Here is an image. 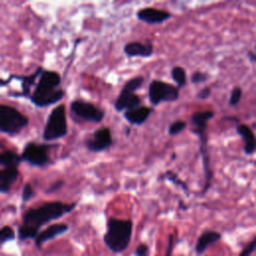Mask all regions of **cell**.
<instances>
[{
    "label": "cell",
    "instance_id": "cell-1",
    "mask_svg": "<svg viewBox=\"0 0 256 256\" xmlns=\"http://www.w3.org/2000/svg\"><path fill=\"white\" fill-rule=\"evenodd\" d=\"M76 206L77 202L67 204L61 201H52L28 209L22 217V224L18 228L19 239L22 241L35 239L43 225L72 212Z\"/></svg>",
    "mask_w": 256,
    "mask_h": 256
},
{
    "label": "cell",
    "instance_id": "cell-2",
    "mask_svg": "<svg viewBox=\"0 0 256 256\" xmlns=\"http://www.w3.org/2000/svg\"><path fill=\"white\" fill-rule=\"evenodd\" d=\"M214 115L215 113L212 110H203L194 112L190 117V123L192 125L191 132L197 135L199 139V154L202 160V167L205 178L202 194H205L210 189L213 178V170L211 167L210 153L208 148L207 128L208 122L214 117Z\"/></svg>",
    "mask_w": 256,
    "mask_h": 256
},
{
    "label": "cell",
    "instance_id": "cell-3",
    "mask_svg": "<svg viewBox=\"0 0 256 256\" xmlns=\"http://www.w3.org/2000/svg\"><path fill=\"white\" fill-rule=\"evenodd\" d=\"M60 85L61 76L57 71L43 70L29 98L35 106L41 108L56 104L63 99L65 94Z\"/></svg>",
    "mask_w": 256,
    "mask_h": 256
},
{
    "label": "cell",
    "instance_id": "cell-4",
    "mask_svg": "<svg viewBox=\"0 0 256 256\" xmlns=\"http://www.w3.org/2000/svg\"><path fill=\"white\" fill-rule=\"evenodd\" d=\"M132 231L131 220L111 217L107 221V231L103 236V241L112 252L122 253L130 244Z\"/></svg>",
    "mask_w": 256,
    "mask_h": 256
},
{
    "label": "cell",
    "instance_id": "cell-5",
    "mask_svg": "<svg viewBox=\"0 0 256 256\" xmlns=\"http://www.w3.org/2000/svg\"><path fill=\"white\" fill-rule=\"evenodd\" d=\"M68 133L66 108L60 104L53 108L48 115L42 137L45 141H53L65 137Z\"/></svg>",
    "mask_w": 256,
    "mask_h": 256
},
{
    "label": "cell",
    "instance_id": "cell-6",
    "mask_svg": "<svg viewBox=\"0 0 256 256\" xmlns=\"http://www.w3.org/2000/svg\"><path fill=\"white\" fill-rule=\"evenodd\" d=\"M28 118L16 108L8 105H0V131L9 135H15L28 125Z\"/></svg>",
    "mask_w": 256,
    "mask_h": 256
},
{
    "label": "cell",
    "instance_id": "cell-7",
    "mask_svg": "<svg viewBox=\"0 0 256 256\" xmlns=\"http://www.w3.org/2000/svg\"><path fill=\"white\" fill-rule=\"evenodd\" d=\"M148 98L153 106L163 102H174L179 98V89L170 83L154 79L148 86Z\"/></svg>",
    "mask_w": 256,
    "mask_h": 256
},
{
    "label": "cell",
    "instance_id": "cell-8",
    "mask_svg": "<svg viewBox=\"0 0 256 256\" xmlns=\"http://www.w3.org/2000/svg\"><path fill=\"white\" fill-rule=\"evenodd\" d=\"M70 111L75 118L92 123H99L105 117L104 110L84 100L72 101L70 103Z\"/></svg>",
    "mask_w": 256,
    "mask_h": 256
},
{
    "label": "cell",
    "instance_id": "cell-9",
    "mask_svg": "<svg viewBox=\"0 0 256 256\" xmlns=\"http://www.w3.org/2000/svg\"><path fill=\"white\" fill-rule=\"evenodd\" d=\"M50 145L48 144H40L36 142H28L21 156L22 161L29 163L35 167H43L49 162V149Z\"/></svg>",
    "mask_w": 256,
    "mask_h": 256
},
{
    "label": "cell",
    "instance_id": "cell-10",
    "mask_svg": "<svg viewBox=\"0 0 256 256\" xmlns=\"http://www.w3.org/2000/svg\"><path fill=\"white\" fill-rule=\"evenodd\" d=\"M86 148L91 152H101L113 144L111 131L108 127H101L95 130L91 138H87L84 141Z\"/></svg>",
    "mask_w": 256,
    "mask_h": 256
},
{
    "label": "cell",
    "instance_id": "cell-11",
    "mask_svg": "<svg viewBox=\"0 0 256 256\" xmlns=\"http://www.w3.org/2000/svg\"><path fill=\"white\" fill-rule=\"evenodd\" d=\"M136 17L139 21L150 25H155L167 21L172 17V14L168 11L157 9L155 7H145L137 11Z\"/></svg>",
    "mask_w": 256,
    "mask_h": 256
},
{
    "label": "cell",
    "instance_id": "cell-12",
    "mask_svg": "<svg viewBox=\"0 0 256 256\" xmlns=\"http://www.w3.org/2000/svg\"><path fill=\"white\" fill-rule=\"evenodd\" d=\"M44 69L42 67H38L32 74L30 75H25V76H18V75H11L9 76L8 79H6V81L0 80V86L2 85H6L7 83H9L11 81V79H18L21 80V88L22 91L18 92V93H12L11 95L13 97H30V89L31 87L35 84L36 78L40 76V74L42 73Z\"/></svg>",
    "mask_w": 256,
    "mask_h": 256
},
{
    "label": "cell",
    "instance_id": "cell-13",
    "mask_svg": "<svg viewBox=\"0 0 256 256\" xmlns=\"http://www.w3.org/2000/svg\"><path fill=\"white\" fill-rule=\"evenodd\" d=\"M154 46L150 41L147 42H139V41H132L128 42L123 47L124 54L129 57H144L148 58L153 54Z\"/></svg>",
    "mask_w": 256,
    "mask_h": 256
},
{
    "label": "cell",
    "instance_id": "cell-14",
    "mask_svg": "<svg viewBox=\"0 0 256 256\" xmlns=\"http://www.w3.org/2000/svg\"><path fill=\"white\" fill-rule=\"evenodd\" d=\"M140 105H141V99L136 93L127 92L122 89L114 102V108L117 112L130 110Z\"/></svg>",
    "mask_w": 256,
    "mask_h": 256
},
{
    "label": "cell",
    "instance_id": "cell-15",
    "mask_svg": "<svg viewBox=\"0 0 256 256\" xmlns=\"http://www.w3.org/2000/svg\"><path fill=\"white\" fill-rule=\"evenodd\" d=\"M69 229V226L65 223H55L48 226L43 231L39 232L35 237V245L40 248L43 243L56 238L59 235L64 234Z\"/></svg>",
    "mask_w": 256,
    "mask_h": 256
},
{
    "label": "cell",
    "instance_id": "cell-16",
    "mask_svg": "<svg viewBox=\"0 0 256 256\" xmlns=\"http://www.w3.org/2000/svg\"><path fill=\"white\" fill-rule=\"evenodd\" d=\"M152 112V108L140 105L133 109L124 111L123 116L131 125H142L147 121Z\"/></svg>",
    "mask_w": 256,
    "mask_h": 256
},
{
    "label": "cell",
    "instance_id": "cell-17",
    "mask_svg": "<svg viewBox=\"0 0 256 256\" xmlns=\"http://www.w3.org/2000/svg\"><path fill=\"white\" fill-rule=\"evenodd\" d=\"M236 132L239 136H241L244 142V146H243L244 153L246 155H252L255 152V148H256L253 130L246 124L237 123Z\"/></svg>",
    "mask_w": 256,
    "mask_h": 256
},
{
    "label": "cell",
    "instance_id": "cell-18",
    "mask_svg": "<svg viewBox=\"0 0 256 256\" xmlns=\"http://www.w3.org/2000/svg\"><path fill=\"white\" fill-rule=\"evenodd\" d=\"M19 176V171L16 166L4 167L0 169V192L7 193L11 189Z\"/></svg>",
    "mask_w": 256,
    "mask_h": 256
},
{
    "label": "cell",
    "instance_id": "cell-19",
    "mask_svg": "<svg viewBox=\"0 0 256 256\" xmlns=\"http://www.w3.org/2000/svg\"><path fill=\"white\" fill-rule=\"evenodd\" d=\"M221 239V234L214 230H206L204 231L197 239L195 244V251L197 254H202L205 250L212 245L213 243L219 241Z\"/></svg>",
    "mask_w": 256,
    "mask_h": 256
},
{
    "label": "cell",
    "instance_id": "cell-20",
    "mask_svg": "<svg viewBox=\"0 0 256 256\" xmlns=\"http://www.w3.org/2000/svg\"><path fill=\"white\" fill-rule=\"evenodd\" d=\"M22 162L21 156L17 153L11 151V150H5L3 152H0V165L4 167H10V166H16Z\"/></svg>",
    "mask_w": 256,
    "mask_h": 256
},
{
    "label": "cell",
    "instance_id": "cell-21",
    "mask_svg": "<svg viewBox=\"0 0 256 256\" xmlns=\"http://www.w3.org/2000/svg\"><path fill=\"white\" fill-rule=\"evenodd\" d=\"M171 78L176 83V87L178 89L183 88L187 84V74L183 67L181 66H174L171 69Z\"/></svg>",
    "mask_w": 256,
    "mask_h": 256
},
{
    "label": "cell",
    "instance_id": "cell-22",
    "mask_svg": "<svg viewBox=\"0 0 256 256\" xmlns=\"http://www.w3.org/2000/svg\"><path fill=\"white\" fill-rule=\"evenodd\" d=\"M161 178H164V179H167L168 181H170L171 183H173L174 185L180 187L186 194H188L189 192V188H188V185L179 178V176L177 174H175L174 172L168 170L166 171L164 174L161 175Z\"/></svg>",
    "mask_w": 256,
    "mask_h": 256
},
{
    "label": "cell",
    "instance_id": "cell-23",
    "mask_svg": "<svg viewBox=\"0 0 256 256\" xmlns=\"http://www.w3.org/2000/svg\"><path fill=\"white\" fill-rule=\"evenodd\" d=\"M144 77L143 76H135L129 79L128 81L125 82V84L122 87V90L127 91V92H133L135 93L139 88L142 87L144 83Z\"/></svg>",
    "mask_w": 256,
    "mask_h": 256
},
{
    "label": "cell",
    "instance_id": "cell-24",
    "mask_svg": "<svg viewBox=\"0 0 256 256\" xmlns=\"http://www.w3.org/2000/svg\"><path fill=\"white\" fill-rule=\"evenodd\" d=\"M187 127V123L183 120H175L168 127V134L170 136H176L181 133Z\"/></svg>",
    "mask_w": 256,
    "mask_h": 256
},
{
    "label": "cell",
    "instance_id": "cell-25",
    "mask_svg": "<svg viewBox=\"0 0 256 256\" xmlns=\"http://www.w3.org/2000/svg\"><path fill=\"white\" fill-rule=\"evenodd\" d=\"M15 238V232L10 226H3L0 228V245L11 241Z\"/></svg>",
    "mask_w": 256,
    "mask_h": 256
},
{
    "label": "cell",
    "instance_id": "cell-26",
    "mask_svg": "<svg viewBox=\"0 0 256 256\" xmlns=\"http://www.w3.org/2000/svg\"><path fill=\"white\" fill-rule=\"evenodd\" d=\"M242 97V88L241 87H234L230 93V97H229V105L230 106H236Z\"/></svg>",
    "mask_w": 256,
    "mask_h": 256
},
{
    "label": "cell",
    "instance_id": "cell-27",
    "mask_svg": "<svg viewBox=\"0 0 256 256\" xmlns=\"http://www.w3.org/2000/svg\"><path fill=\"white\" fill-rule=\"evenodd\" d=\"M208 77L209 75L205 72H202V71H195L194 73H192L191 77H190V81L192 84H201V83H204L208 80Z\"/></svg>",
    "mask_w": 256,
    "mask_h": 256
},
{
    "label": "cell",
    "instance_id": "cell-28",
    "mask_svg": "<svg viewBox=\"0 0 256 256\" xmlns=\"http://www.w3.org/2000/svg\"><path fill=\"white\" fill-rule=\"evenodd\" d=\"M33 196H34V190L31 186V184L26 183L24 185V188H23V191H22V200H23V202L29 201Z\"/></svg>",
    "mask_w": 256,
    "mask_h": 256
},
{
    "label": "cell",
    "instance_id": "cell-29",
    "mask_svg": "<svg viewBox=\"0 0 256 256\" xmlns=\"http://www.w3.org/2000/svg\"><path fill=\"white\" fill-rule=\"evenodd\" d=\"M256 248V238H253L250 243L246 245V247L241 251L238 256H251Z\"/></svg>",
    "mask_w": 256,
    "mask_h": 256
},
{
    "label": "cell",
    "instance_id": "cell-30",
    "mask_svg": "<svg viewBox=\"0 0 256 256\" xmlns=\"http://www.w3.org/2000/svg\"><path fill=\"white\" fill-rule=\"evenodd\" d=\"M135 256H150L149 247L144 243L139 244L135 249Z\"/></svg>",
    "mask_w": 256,
    "mask_h": 256
},
{
    "label": "cell",
    "instance_id": "cell-31",
    "mask_svg": "<svg viewBox=\"0 0 256 256\" xmlns=\"http://www.w3.org/2000/svg\"><path fill=\"white\" fill-rule=\"evenodd\" d=\"M210 95H211V88H210V87H204V88H202V89L196 94V97H197L198 99L205 100V99H207Z\"/></svg>",
    "mask_w": 256,
    "mask_h": 256
},
{
    "label": "cell",
    "instance_id": "cell-32",
    "mask_svg": "<svg viewBox=\"0 0 256 256\" xmlns=\"http://www.w3.org/2000/svg\"><path fill=\"white\" fill-rule=\"evenodd\" d=\"M63 185H64V181H63V180H58V181H56V182L52 183V184L50 185V187L46 190V192H47V193L56 192V191H57V190H59Z\"/></svg>",
    "mask_w": 256,
    "mask_h": 256
},
{
    "label": "cell",
    "instance_id": "cell-33",
    "mask_svg": "<svg viewBox=\"0 0 256 256\" xmlns=\"http://www.w3.org/2000/svg\"><path fill=\"white\" fill-rule=\"evenodd\" d=\"M173 248H174V236H173V234H170L169 238H168V245H167V250H166L165 256H172Z\"/></svg>",
    "mask_w": 256,
    "mask_h": 256
},
{
    "label": "cell",
    "instance_id": "cell-34",
    "mask_svg": "<svg viewBox=\"0 0 256 256\" xmlns=\"http://www.w3.org/2000/svg\"><path fill=\"white\" fill-rule=\"evenodd\" d=\"M247 56H248V59H249L252 63H254V62L256 61V55H255V53H254L253 51H248Z\"/></svg>",
    "mask_w": 256,
    "mask_h": 256
},
{
    "label": "cell",
    "instance_id": "cell-35",
    "mask_svg": "<svg viewBox=\"0 0 256 256\" xmlns=\"http://www.w3.org/2000/svg\"><path fill=\"white\" fill-rule=\"evenodd\" d=\"M1 146H2V145H1V143H0V147H1Z\"/></svg>",
    "mask_w": 256,
    "mask_h": 256
}]
</instances>
